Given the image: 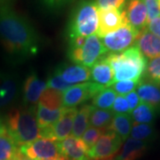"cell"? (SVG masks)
<instances>
[{
  "mask_svg": "<svg viewBox=\"0 0 160 160\" xmlns=\"http://www.w3.org/2000/svg\"><path fill=\"white\" fill-rule=\"evenodd\" d=\"M93 109L92 105H84L79 109H78L77 114L75 116L74 123L71 135L77 138H81L84 132L86 131L89 126L90 115Z\"/></svg>",
  "mask_w": 160,
  "mask_h": 160,
  "instance_id": "7402d4cb",
  "label": "cell"
},
{
  "mask_svg": "<svg viewBox=\"0 0 160 160\" xmlns=\"http://www.w3.org/2000/svg\"><path fill=\"white\" fill-rule=\"evenodd\" d=\"M128 23L132 28L142 31L148 25L147 9L143 0H128L125 7Z\"/></svg>",
  "mask_w": 160,
  "mask_h": 160,
  "instance_id": "9a60e30c",
  "label": "cell"
},
{
  "mask_svg": "<svg viewBox=\"0 0 160 160\" xmlns=\"http://www.w3.org/2000/svg\"><path fill=\"white\" fill-rule=\"evenodd\" d=\"M20 84L16 75L0 70V109L12 106L17 100Z\"/></svg>",
  "mask_w": 160,
  "mask_h": 160,
  "instance_id": "7c38bea8",
  "label": "cell"
},
{
  "mask_svg": "<svg viewBox=\"0 0 160 160\" xmlns=\"http://www.w3.org/2000/svg\"><path fill=\"white\" fill-rule=\"evenodd\" d=\"M74 0H39L40 4L46 11L54 12L62 10Z\"/></svg>",
  "mask_w": 160,
  "mask_h": 160,
  "instance_id": "836d02e7",
  "label": "cell"
},
{
  "mask_svg": "<svg viewBox=\"0 0 160 160\" xmlns=\"http://www.w3.org/2000/svg\"><path fill=\"white\" fill-rule=\"evenodd\" d=\"M116 97L117 92L112 87H106L92 98V105L97 109H109L112 108Z\"/></svg>",
  "mask_w": 160,
  "mask_h": 160,
  "instance_id": "4316f807",
  "label": "cell"
},
{
  "mask_svg": "<svg viewBox=\"0 0 160 160\" xmlns=\"http://www.w3.org/2000/svg\"><path fill=\"white\" fill-rule=\"evenodd\" d=\"M12 160H13V159H12Z\"/></svg>",
  "mask_w": 160,
  "mask_h": 160,
  "instance_id": "bcb514c9",
  "label": "cell"
},
{
  "mask_svg": "<svg viewBox=\"0 0 160 160\" xmlns=\"http://www.w3.org/2000/svg\"><path fill=\"white\" fill-rule=\"evenodd\" d=\"M77 111L78 108H66L62 118L55 124L48 127L40 128V138H46L56 142H61L70 136Z\"/></svg>",
  "mask_w": 160,
  "mask_h": 160,
  "instance_id": "9c48e42d",
  "label": "cell"
},
{
  "mask_svg": "<svg viewBox=\"0 0 160 160\" xmlns=\"http://www.w3.org/2000/svg\"><path fill=\"white\" fill-rule=\"evenodd\" d=\"M130 114H114L108 131H113L125 142L131 133L132 122Z\"/></svg>",
  "mask_w": 160,
  "mask_h": 160,
  "instance_id": "44dd1931",
  "label": "cell"
},
{
  "mask_svg": "<svg viewBox=\"0 0 160 160\" xmlns=\"http://www.w3.org/2000/svg\"><path fill=\"white\" fill-rule=\"evenodd\" d=\"M46 88V82L40 79L35 72H31L23 84V102L28 106L38 104L40 97Z\"/></svg>",
  "mask_w": 160,
  "mask_h": 160,
  "instance_id": "5bb4252c",
  "label": "cell"
},
{
  "mask_svg": "<svg viewBox=\"0 0 160 160\" xmlns=\"http://www.w3.org/2000/svg\"><path fill=\"white\" fill-rule=\"evenodd\" d=\"M126 99L128 102V105H129V109H130V111L132 112V110L135 109L137 107L138 105L141 102V100L138 96L137 92L135 91H132L129 93H127L126 95Z\"/></svg>",
  "mask_w": 160,
  "mask_h": 160,
  "instance_id": "74e56055",
  "label": "cell"
},
{
  "mask_svg": "<svg viewBox=\"0 0 160 160\" xmlns=\"http://www.w3.org/2000/svg\"><path fill=\"white\" fill-rule=\"evenodd\" d=\"M158 6H159V8H160V0H158Z\"/></svg>",
  "mask_w": 160,
  "mask_h": 160,
  "instance_id": "7bdbcfd3",
  "label": "cell"
},
{
  "mask_svg": "<svg viewBox=\"0 0 160 160\" xmlns=\"http://www.w3.org/2000/svg\"><path fill=\"white\" fill-rule=\"evenodd\" d=\"M139 33L140 31L132 28L130 24H126L100 39L107 51L111 52L112 53H118L131 47L132 45L135 43Z\"/></svg>",
  "mask_w": 160,
  "mask_h": 160,
  "instance_id": "8992f818",
  "label": "cell"
},
{
  "mask_svg": "<svg viewBox=\"0 0 160 160\" xmlns=\"http://www.w3.org/2000/svg\"><path fill=\"white\" fill-rule=\"evenodd\" d=\"M6 132H7V130H6V122L0 117V135L6 133Z\"/></svg>",
  "mask_w": 160,
  "mask_h": 160,
  "instance_id": "b9f144b4",
  "label": "cell"
},
{
  "mask_svg": "<svg viewBox=\"0 0 160 160\" xmlns=\"http://www.w3.org/2000/svg\"><path fill=\"white\" fill-rule=\"evenodd\" d=\"M38 104L49 109H62L63 108L62 92L53 88H46L40 97Z\"/></svg>",
  "mask_w": 160,
  "mask_h": 160,
  "instance_id": "484cf974",
  "label": "cell"
},
{
  "mask_svg": "<svg viewBox=\"0 0 160 160\" xmlns=\"http://www.w3.org/2000/svg\"><path fill=\"white\" fill-rule=\"evenodd\" d=\"M136 46L146 59H154L160 56V38L151 33L148 29H142L138 35Z\"/></svg>",
  "mask_w": 160,
  "mask_h": 160,
  "instance_id": "e0dca14e",
  "label": "cell"
},
{
  "mask_svg": "<svg viewBox=\"0 0 160 160\" xmlns=\"http://www.w3.org/2000/svg\"><path fill=\"white\" fill-rule=\"evenodd\" d=\"M66 108H62L59 109H49L38 104L37 106V120L39 128H44V127H48V126H52L55 124L58 120L62 118L63 113L65 112Z\"/></svg>",
  "mask_w": 160,
  "mask_h": 160,
  "instance_id": "603a6c76",
  "label": "cell"
},
{
  "mask_svg": "<svg viewBox=\"0 0 160 160\" xmlns=\"http://www.w3.org/2000/svg\"><path fill=\"white\" fill-rule=\"evenodd\" d=\"M107 52L100 38L97 35H92L86 38L83 45L69 46L68 57L75 64L91 68Z\"/></svg>",
  "mask_w": 160,
  "mask_h": 160,
  "instance_id": "5b68a950",
  "label": "cell"
},
{
  "mask_svg": "<svg viewBox=\"0 0 160 160\" xmlns=\"http://www.w3.org/2000/svg\"><path fill=\"white\" fill-rule=\"evenodd\" d=\"M105 57L114 71V82L142 81L148 62L136 46H131L122 52L108 53Z\"/></svg>",
  "mask_w": 160,
  "mask_h": 160,
  "instance_id": "3957f363",
  "label": "cell"
},
{
  "mask_svg": "<svg viewBox=\"0 0 160 160\" xmlns=\"http://www.w3.org/2000/svg\"><path fill=\"white\" fill-rule=\"evenodd\" d=\"M105 132H106V130L96 128V127H93V126H90L84 132V134L82 136V140L91 149L92 147L97 142L98 140L101 138V136Z\"/></svg>",
  "mask_w": 160,
  "mask_h": 160,
  "instance_id": "4dcf8cb0",
  "label": "cell"
},
{
  "mask_svg": "<svg viewBox=\"0 0 160 160\" xmlns=\"http://www.w3.org/2000/svg\"><path fill=\"white\" fill-rule=\"evenodd\" d=\"M149 142L128 137L116 160H137L149 149Z\"/></svg>",
  "mask_w": 160,
  "mask_h": 160,
  "instance_id": "d6986e66",
  "label": "cell"
},
{
  "mask_svg": "<svg viewBox=\"0 0 160 160\" xmlns=\"http://www.w3.org/2000/svg\"><path fill=\"white\" fill-rule=\"evenodd\" d=\"M99 28V9L94 0H80L70 13L67 37L69 40L76 38H87L97 33Z\"/></svg>",
  "mask_w": 160,
  "mask_h": 160,
  "instance_id": "277c9868",
  "label": "cell"
},
{
  "mask_svg": "<svg viewBox=\"0 0 160 160\" xmlns=\"http://www.w3.org/2000/svg\"><path fill=\"white\" fill-rule=\"evenodd\" d=\"M54 72L60 75L66 83L71 86L79 83H86L91 79V70L89 68L78 64H62L57 67Z\"/></svg>",
  "mask_w": 160,
  "mask_h": 160,
  "instance_id": "2e32d148",
  "label": "cell"
},
{
  "mask_svg": "<svg viewBox=\"0 0 160 160\" xmlns=\"http://www.w3.org/2000/svg\"><path fill=\"white\" fill-rule=\"evenodd\" d=\"M144 78L146 81L160 86V56L150 60L145 70Z\"/></svg>",
  "mask_w": 160,
  "mask_h": 160,
  "instance_id": "f546056e",
  "label": "cell"
},
{
  "mask_svg": "<svg viewBox=\"0 0 160 160\" xmlns=\"http://www.w3.org/2000/svg\"><path fill=\"white\" fill-rule=\"evenodd\" d=\"M13 160H32L30 159V158H27L26 156H24V155L19 150V149H18L17 152H16V154L14 155V157H13V158H12Z\"/></svg>",
  "mask_w": 160,
  "mask_h": 160,
  "instance_id": "ab89813d",
  "label": "cell"
},
{
  "mask_svg": "<svg viewBox=\"0 0 160 160\" xmlns=\"http://www.w3.org/2000/svg\"><path fill=\"white\" fill-rule=\"evenodd\" d=\"M36 111L37 108L29 106L27 108L12 109L7 115L6 119L7 133L17 146L32 142L40 138V128Z\"/></svg>",
  "mask_w": 160,
  "mask_h": 160,
  "instance_id": "7a4b0ae2",
  "label": "cell"
},
{
  "mask_svg": "<svg viewBox=\"0 0 160 160\" xmlns=\"http://www.w3.org/2000/svg\"><path fill=\"white\" fill-rule=\"evenodd\" d=\"M47 88H53L61 92L66 91L67 89H69L71 85H69L68 83H66L64 80L62 78V77L60 75H58L56 72H52V75L49 76L48 80L46 82Z\"/></svg>",
  "mask_w": 160,
  "mask_h": 160,
  "instance_id": "d6a6232c",
  "label": "cell"
},
{
  "mask_svg": "<svg viewBox=\"0 0 160 160\" xmlns=\"http://www.w3.org/2000/svg\"><path fill=\"white\" fill-rule=\"evenodd\" d=\"M15 0H0V10L6 6H12Z\"/></svg>",
  "mask_w": 160,
  "mask_h": 160,
  "instance_id": "60d3db41",
  "label": "cell"
},
{
  "mask_svg": "<svg viewBox=\"0 0 160 160\" xmlns=\"http://www.w3.org/2000/svg\"><path fill=\"white\" fill-rule=\"evenodd\" d=\"M17 150V145L7 132L0 135V160H12Z\"/></svg>",
  "mask_w": 160,
  "mask_h": 160,
  "instance_id": "f1b7e54d",
  "label": "cell"
},
{
  "mask_svg": "<svg viewBox=\"0 0 160 160\" xmlns=\"http://www.w3.org/2000/svg\"><path fill=\"white\" fill-rule=\"evenodd\" d=\"M148 29L151 33L160 38V16L155 18L148 23Z\"/></svg>",
  "mask_w": 160,
  "mask_h": 160,
  "instance_id": "f35d334b",
  "label": "cell"
},
{
  "mask_svg": "<svg viewBox=\"0 0 160 160\" xmlns=\"http://www.w3.org/2000/svg\"><path fill=\"white\" fill-rule=\"evenodd\" d=\"M114 114V112L110 109H97L93 107L90 115L89 125L93 127L108 131V128L112 121Z\"/></svg>",
  "mask_w": 160,
  "mask_h": 160,
  "instance_id": "d4e9b609",
  "label": "cell"
},
{
  "mask_svg": "<svg viewBox=\"0 0 160 160\" xmlns=\"http://www.w3.org/2000/svg\"><path fill=\"white\" fill-rule=\"evenodd\" d=\"M127 1L128 0H94L98 9L100 10H105L110 8L123 10L126 7Z\"/></svg>",
  "mask_w": 160,
  "mask_h": 160,
  "instance_id": "e575fe53",
  "label": "cell"
},
{
  "mask_svg": "<svg viewBox=\"0 0 160 160\" xmlns=\"http://www.w3.org/2000/svg\"><path fill=\"white\" fill-rule=\"evenodd\" d=\"M104 88L106 87L94 82H86L70 86L62 92L63 108H77L81 103L94 97Z\"/></svg>",
  "mask_w": 160,
  "mask_h": 160,
  "instance_id": "ba28073f",
  "label": "cell"
},
{
  "mask_svg": "<svg viewBox=\"0 0 160 160\" xmlns=\"http://www.w3.org/2000/svg\"><path fill=\"white\" fill-rule=\"evenodd\" d=\"M19 150L32 160H64L60 154L58 142L46 138H38L32 142L20 146Z\"/></svg>",
  "mask_w": 160,
  "mask_h": 160,
  "instance_id": "52a82bcc",
  "label": "cell"
},
{
  "mask_svg": "<svg viewBox=\"0 0 160 160\" xmlns=\"http://www.w3.org/2000/svg\"><path fill=\"white\" fill-rule=\"evenodd\" d=\"M112 111L115 114H129L131 113L129 105L125 96L118 95L115 99V102L112 105Z\"/></svg>",
  "mask_w": 160,
  "mask_h": 160,
  "instance_id": "d590c367",
  "label": "cell"
},
{
  "mask_svg": "<svg viewBox=\"0 0 160 160\" xmlns=\"http://www.w3.org/2000/svg\"><path fill=\"white\" fill-rule=\"evenodd\" d=\"M0 43L8 56L16 61L37 55L42 45L32 23L12 6L0 10Z\"/></svg>",
  "mask_w": 160,
  "mask_h": 160,
  "instance_id": "6da1fadb",
  "label": "cell"
},
{
  "mask_svg": "<svg viewBox=\"0 0 160 160\" xmlns=\"http://www.w3.org/2000/svg\"><path fill=\"white\" fill-rule=\"evenodd\" d=\"M136 92L141 102L148 103L160 111V86L150 83L146 80H142L137 88Z\"/></svg>",
  "mask_w": 160,
  "mask_h": 160,
  "instance_id": "ffe728a7",
  "label": "cell"
},
{
  "mask_svg": "<svg viewBox=\"0 0 160 160\" xmlns=\"http://www.w3.org/2000/svg\"><path fill=\"white\" fill-rule=\"evenodd\" d=\"M126 24L129 23L126 18L125 8L123 10L115 8L105 10L99 9V28L97 36L100 38Z\"/></svg>",
  "mask_w": 160,
  "mask_h": 160,
  "instance_id": "8fae6325",
  "label": "cell"
},
{
  "mask_svg": "<svg viewBox=\"0 0 160 160\" xmlns=\"http://www.w3.org/2000/svg\"><path fill=\"white\" fill-rule=\"evenodd\" d=\"M140 82L132 81V80H126V81H118L115 82L111 86L112 89L116 92H118L119 95H126L127 93L134 91V89L137 88Z\"/></svg>",
  "mask_w": 160,
  "mask_h": 160,
  "instance_id": "1f68e13d",
  "label": "cell"
},
{
  "mask_svg": "<svg viewBox=\"0 0 160 160\" xmlns=\"http://www.w3.org/2000/svg\"><path fill=\"white\" fill-rule=\"evenodd\" d=\"M109 160H115V159H109Z\"/></svg>",
  "mask_w": 160,
  "mask_h": 160,
  "instance_id": "f6af8a7d",
  "label": "cell"
},
{
  "mask_svg": "<svg viewBox=\"0 0 160 160\" xmlns=\"http://www.w3.org/2000/svg\"><path fill=\"white\" fill-rule=\"evenodd\" d=\"M48 160H58V159H48Z\"/></svg>",
  "mask_w": 160,
  "mask_h": 160,
  "instance_id": "ee69618b",
  "label": "cell"
},
{
  "mask_svg": "<svg viewBox=\"0 0 160 160\" xmlns=\"http://www.w3.org/2000/svg\"><path fill=\"white\" fill-rule=\"evenodd\" d=\"M130 135L132 138L149 142L156 138V130L151 124H139L133 122Z\"/></svg>",
  "mask_w": 160,
  "mask_h": 160,
  "instance_id": "83f0119b",
  "label": "cell"
},
{
  "mask_svg": "<svg viewBox=\"0 0 160 160\" xmlns=\"http://www.w3.org/2000/svg\"><path fill=\"white\" fill-rule=\"evenodd\" d=\"M147 9V21L148 23L160 16V8L158 0H143Z\"/></svg>",
  "mask_w": 160,
  "mask_h": 160,
  "instance_id": "8d00e7d4",
  "label": "cell"
},
{
  "mask_svg": "<svg viewBox=\"0 0 160 160\" xmlns=\"http://www.w3.org/2000/svg\"><path fill=\"white\" fill-rule=\"evenodd\" d=\"M58 147L60 154L64 160H91L89 157L90 148L81 138L70 135L58 142Z\"/></svg>",
  "mask_w": 160,
  "mask_h": 160,
  "instance_id": "4fadbf2b",
  "label": "cell"
},
{
  "mask_svg": "<svg viewBox=\"0 0 160 160\" xmlns=\"http://www.w3.org/2000/svg\"><path fill=\"white\" fill-rule=\"evenodd\" d=\"M122 139L113 131H106L89 150L91 160L109 159L119 151Z\"/></svg>",
  "mask_w": 160,
  "mask_h": 160,
  "instance_id": "30bf717a",
  "label": "cell"
},
{
  "mask_svg": "<svg viewBox=\"0 0 160 160\" xmlns=\"http://www.w3.org/2000/svg\"><path fill=\"white\" fill-rule=\"evenodd\" d=\"M91 79L101 86L108 87L114 84V71L105 55L92 66Z\"/></svg>",
  "mask_w": 160,
  "mask_h": 160,
  "instance_id": "ac0fdd59",
  "label": "cell"
},
{
  "mask_svg": "<svg viewBox=\"0 0 160 160\" xmlns=\"http://www.w3.org/2000/svg\"><path fill=\"white\" fill-rule=\"evenodd\" d=\"M158 111L148 103L141 102L133 110L131 117L132 120L139 124H151L156 118Z\"/></svg>",
  "mask_w": 160,
  "mask_h": 160,
  "instance_id": "cb8c5ba5",
  "label": "cell"
}]
</instances>
